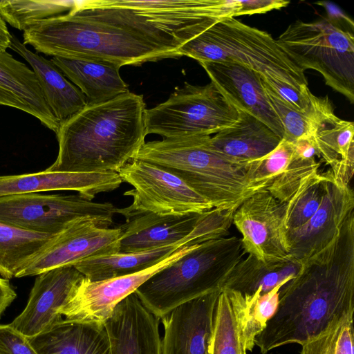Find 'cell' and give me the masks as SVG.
Listing matches in <instances>:
<instances>
[{
    "label": "cell",
    "instance_id": "cell-1",
    "mask_svg": "<svg viewBox=\"0 0 354 354\" xmlns=\"http://www.w3.org/2000/svg\"><path fill=\"white\" fill-rule=\"evenodd\" d=\"M300 263L297 274L280 289L276 313L255 338L261 354L301 345L334 317L354 309V211L328 246Z\"/></svg>",
    "mask_w": 354,
    "mask_h": 354
},
{
    "label": "cell",
    "instance_id": "cell-2",
    "mask_svg": "<svg viewBox=\"0 0 354 354\" xmlns=\"http://www.w3.org/2000/svg\"><path fill=\"white\" fill-rule=\"evenodd\" d=\"M146 106L130 91L87 104L59 126V151L47 172H118L145 143Z\"/></svg>",
    "mask_w": 354,
    "mask_h": 354
},
{
    "label": "cell",
    "instance_id": "cell-3",
    "mask_svg": "<svg viewBox=\"0 0 354 354\" xmlns=\"http://www.w3.org/2000/svg\"><path fill=\"white\" fill-rule=\"evenodd\" d=\"M77 15L131 31L173 53L218 21L234 17V0L77 1Z\"/></svg>",
    "mask_w": 354,
    "mask_h": 354
},
{
    "label": "cell",
    "instance_id": "cell-4",
    "mask_svg": "<svg viewBox=\"0 0 354 354\" xmlns=\"http://www.w3.org/2000/svg\"><path fill=\"white\" fill-rule=\"evenodd\" d=\"M23 37L24 44L48 55L102 61L121 67L176 57L131 31L72 11L35 22L24 31Z\"/></svg>",
    "mask_w": 354,
    "mask_h": 354
},
{
    "label": "cell",
    "instance_id": "cell-5",
    "mask_svg": "<svg viewBox=\"0 0 354 354\" xmlns=\"http://www.w3.org/2000/svg\"><path fill=\"white\" fill-rule=\"evenodd\" d=\"M211 136H189L145 142L135 159L174 174L214 208L234 210L244 201L245 166L212 149Z\"/></svg>",
    "mask_w": 354,
    "mask_h": 354
},
{
    "label": "cell",
    "instance_id": "cell-6",
    "mask_svg": "<svg viewBox=\"0 0 354 354\" xmlns=\"http://www.w3.org/2000/svg\"><path fill=\"white\" fill-rule=\"evenodd\" d=\"M241 239L223 236L199 243L159 270L134 292L160 319L176 307L217 290L243 257Z\"/></svg>",
    "mask_w": 354,
    "mask_h": 354
},
{
    "label": "cell",
    "instance_id": "cell-7",
    "mask_svg": "<svg viewBox=\"0 0 354 354\" xmlns=\"http://www.w3.org/2000/svg\"><path fill=\"white\" fill-rule=\"evenodd\" d=\"M178 57L203 62H232L259 74L265 82L281 81L301 90L308 89L304 71L267 32L234 17L223 19L189 40Z\"/></svg>",
    "mask_w": 354,
    "mask_h": 354
},
{
    "label": "cell",
    "instance_id": "cell-8",
    "mask_svg": "<svg viewBox=\"0 0 354 354\" xmlns=\"http://www.w3.org/2000/svg\"><path fill=\"white\" fill-rule=\"evenodd\" d=\"M299 68L315 70L325 83L354 102V36L349 30L323 19L297 20L276 39Z\"/></svg>",
    "mask_w": 354,
    "mask_h": 354
},
{
    "label": "cell",
    "instance_id": "cell-9",
    "mask_svg": "<svg viewBox=\"0 0 354 354\" xmlns=\"http://www.w3.org/2000/svg\"><path fill=\"white\" fill-rule=\"evenodd\" d=\"M237 109L213 83H185L164 102L146 109V133L165 138L211 136L233 124Z\"/></svg>",
    "mask_w": 354,
    "mask_h": 354
},
{
    "label": "cell",
    "instance_id": "cell-10",
    "mask_svg": "<svg viewBox=\"0 0 354 354\" xmlns=\"http://www.w3.org/2000/svg\"><path fill=\"white\" fill-rule=\"evenodd\" d=\"M118 208L80 194L30 193L0 197V223L26 231L58 234L81 219L109 228Z\"/></svg>",
    "mask_w": 354,
    "mask_h": 354
},
{
    "label": "cell",
    "instance_id": "cell-11",
    "mask_svg": "<svg viewBox=\"0 0 354 354\" xmlns=\"http://www.w3.org/2000/svg\"><path fill=\"white\" fill-rule=\"evenodd\" d=\"M122 182L133 186L124 193L133 203L118 209L129 220L140 214L180 215L203 213L214 207L174 174L154 164L133 159L118 172Z\"/></svg>",
    "mask_w": 354,
    "mask_h": 354
},
{
    "label": "cell",
    "instance_id": "cell-12",
    "mask_svg": "<svg viewBox=\"0 0 354 354\" xmlns=\"http://www.w3.org/2000/svg\"><path fill=\"white\" fill-rule=\"evenodd\" d=\"M234 212L213 208L203 213L138 215L120 226L122 236L118 252L149 250L191 237L210 240L226 236L232 224Z\"/></svg>",
    "mask_w": 354,
    "mask_h": 354
},
{
    "label": "cell",
    "instance_id": "cell-13",
    "mask_svg": "<svg viewBox=\"0 0 354 354\" xmlns=\"http://www.w3.org/2000/svg\"><path fill=\"white\" fill-rule=\"evenodd\" d=\"M193 248L183 246L154 266L133 274L95 281L84 277L59 313L69 321L104 326L121 301Z\"/></svg>",
    "mask_w": 354,
    "mask_h": 354
},
{
    "label": "cell",
    "instance_id": "cell-14",
    "mask_svg": "<svg viewBox=\"0 0 354 354\" xmlns=\"http://www.w3.org/2000/svg\"><path fill=\"white\" fill-rule=\"evenodd\" d=\"M284 207L268 190L254 194L238 207L232 223L242 236L245 254L264 262L290 258Z\"/></svg>",
    "mask_w": 354,
    "mask_h": 354
},
{
    "label": "cell",
    "instance_id": "cell-15",
    "mask_svg": "<svg viewBox=\"0 0 354 354\" xmlns=\"http://www.w3.org/2000/svg\"><path fill=\"white\" fill-rule=\"evenodd\" d=\"M121 236L120 227L104 228L92 219L77 221L57 234L16 278L37 276L50 269L74 266L90 257L117 253Z\"/></svg>",
    "mask_w": 354,
    "mask_h": 354
},
{
    "label": "cell",
    "instance_id": "cell-16",
    "mask_svg": "<svg viewBox=\"0 0 354 354\" xmlns=\"http://www.w3.org/2000/svg\"><path fill=\"white\" fill-rule=\"evenodd\" d=\"M37 276L25 308L9 324L28 338L48 330L63 319L59 310L85 277L74 266L50 269Z\"/></svg>",
    "mask_w": 354,
    "mask_h": 354
},
{
    "label": "cell",
    "instance_id": "cell-17",
    "mask_svg": "<svg viewBox=\"0 0 354 354\" xmlns=\"http://www.w3.org/2000/svg\"><path fill=\"white\" fill-rule=\"evenodd\" d=\"M354 210L349 185L337 182L329 171L321 205L302 227L287 233L288 256L304 261L328 246L337 237L347 216Z\"/></svg>",
    "mask_w": 354,
    "mask_h": 354
},
{
    "label": "cell",
    "instance_id": "cell-18",
    "mask_svg": "<svg viewBox=\"0 0 354 354\" xmlns=\"http://www.w3.org/2000/svg\"><path fill=\"white\" fill-rule=\"evenodd\" d=\"M221 290L176 307L160 319L162 354H209L214 313Z\"/></svg>",
    "mask_w": 354,
    "mask_h": 354
},
{
    "label": "cell",
    "instance_id": "cell-19",
    "mask_svg": "<svg viewBox=\"0 0 354 354\" xmlns=\"http://www.w3.org/2000/svg\"><path fill=\"white\" fill-rule=\"evenodd\" d=\"M200 64L230 102L256 117L282 140L283 127L269 102L259 74L232 62H203Z\"/></svg>",
    "mask_w": 354,
    "mask_h": 354
},
{
    "label": "cell",
    "instance_id": "cell-20",
    "mask_svg": "<svg viewBox=\"0 0 354 354\" xmlns=\"http://www.w3.org/2000/svg\"><path fill=\"white\" fill-rule=\"evenodd\" d=\"M314 113L309 135L318 156L329 165L333 178L349 185L354 170V124L338 118L328 96L311 95Z\"/></svg>",
    "mask_w": 354,
    "mask_h": 354
},
{
    "label": "cell",
    "instance_id": "cell-21",
    "mask_svg": "<svg viewBox=\"0 0 354 354\" xmlns=\"http://www.w3.org/2000/svg\"><path fill=\"white\" fill-rule=\"evenodd\" d=\"M160 319L135 292L121 301L104 324L111 354H162Z\"/></svg>",
    "mask_w": 354,
    "mask_h": 354
},
{
    "label": "cell",
    "instance_id": "cell-22",
    "mask_svg": "<svg viewBox=\"0 0 354 354\" xmlns=\"http://www.w3.org/2000/svg\"><path fill=\"white\" fill-rule=\"evenodd\" d=\"M115 171L80 173L45 171L19 175L0 176V197L48 191H75L92 201L96 195L117 189L121 184Z\"/></svg>",
    "mask_w": 354,
    "mask_h": 354
},
{
    "label": "cell",
    "instance_id": "cell-23",
    "mask_svg": "<svg viewBox=\"0 0 354 354\" xmlns=\"http://www.w3.org/2000/svg\"><path fill=\"white\" fill-rule=\"evenodd\" d=\"M0 105L35 117L55 133L59 128L34 71L7 51L0 52Z\"/></svg>",
    "mask_w": 354,
    "mask_h": 354
},
{
    "label": "cell",
    "instance_id": "cell-24",
    "mask_svg": "<svg viewBox=\"0 0 354 354\" xmlns=\"http://www.w3.org/2000/svg\"><path fill=\"white\" fill-rule=\"evenodd\" d=\"M9 48L21 55L32 67L44 97L59 126L83 109L87 100L50 60L30 50L12 34Z\"/></svg>",
    "mask_w": 354,
    "mask_h": 354
},
{
    "label": "cell",
    "instance_id": "cell-25",
    "mask_svg": "<svg viewBox=\"0 0 354 354\" xmlns=\"http://www.w3.org/2000/svg\"><path fill=\"white\" fill-rule=\"evenodd\" d=\"M281 139L266 124L239 110L238 120L209 138L216 152L236 163L246 165L273 151Z\"/></svg>",
    "mask_w": 354,
    "mask_h": 354
},
{
    "label": "cell",
    "instance_id": "cell-26",
    "mask_svg": "<svg viewBox=\"0 0 354 354\" xmlns=\"http://www.w3.org/2000/svg\"><path fill=\"white\" fill-rule=\"evenodd\" d=\"M51 61L82 91L88 104L104 102L129 91L118 65L60 57H53Z\"/></svg>",
    "mask_w": 354,
    "mask_h": 354
},
{
    "label": "cell",
    "instance_id": "cell-27",
    "mask_svg": "<svg viewBox=\"0 0 354 354\" xmlns=\"http://www.w3.org/2000/svg\"><path fill=\"white\" fill-rule=\"evenodd\" d=\"M28 339L38 354H111L104 326L64 318L48 330Z\"/></svg>",
    "mask_w": 354,
    "mask_h": 354
},
{
    "label": "cell",
    "instance_id": "cell-28",
    "mask_svg": "<svg viewBox=\"0 0 354 354\" xmlns=\"http://www.w3.org/2000/svg\"><path fill=\"white\" fill-rule=\"evenodd\" d=\"M208 241L191 237L180 242L149 250L100 255L84 259L74 267L91 281H102L133 274L162 261L185 245H193Z\"/></svg>",
    "mask_w": 354,
    "mask_h": 354
},
{
    "label": "cell",
    "instance_id": "cell-29",
    "mask_svg": "<svg viewBox=\"0 0 354 354\" xmlns=\"http://www.w3.org/2000/svg\"><path fill=\"white\" fill-rule=\"evenodd\" d=\"M300 267V262L290 258L276 262H264L248 254L243 257L227 274L221 289L248 295L260 290L261 295L266 294L277 285L292 279Z\"/></svg>",
    "mask_w": 354,
    "mask_h": 354
},
{
    "label": "cell",
    "instance_id": "cell-30",
    "mask_svg": "<svg viewBox=\"0 0 354 354\" xmlns=\"http://www.w3.org/2000/svg\"><path fill=\"white\" fill-rule=\"evenodd\" d=\"M242 293L221 289L214 313L209 354H244Z\"/></svg>",
    "mask_w": 354,
    "mask_h": 354
},
{
    "label": "cell",
    "instance_id": "cell-31",
    "mask_svg": "<svg viewBox=\"0 0 354 354\" xmlns=\"http://www.w3.org/2000/svg\"><path fill=\"white\" fill-rule=\"evenodd\" d=\"M21 230L0 223V276L5 279L17 274L56 236Z\"/></svg>",
    "mask_w": 354,
    "mask_h": 354
},
{
    "label": "cell",
    "instance_id": "cell-32",
    "mask_svg": "<svg viewBox=\"0 0 354 354\" xmlns=\"http://www.w3.org/2000/svg\"><path fill=\"white\" fill-rule=\"evenodd\" d=\"M329 171L317 172L308 177L285 204L284 222L287 233L306 224L322 201Z\"/></svg>",
    "mask_w": 354,
    "mask_h": 354
},
{
    "label": "cell",
    "instance_id": "cell-33",
    "mask_svg": "<svg viewBox=\"0 0 354 354\" xmlns=\"http://www.w3.org/2000/svg\"><path fill=\"white\" fill-rule=\"evenodd\" d=\"M293 153L292 143L281 140L273 151L248 162L244 168V200L255 193L267 190L286 167Z\"/></svg>",
    "mask_w": 354,
    "mask_h": 354
},
{
    "label": "cell",
    "instance_id": "cell-34",
    "mask_svg": "<svg viewBox=\"0 0 354 354\" xmlns=\"http://www.w3.org/2000/svg\"><path fill=\"white\" fill-rule=\"evenodd\" d=\"M75 1L1 0L0 13L12 27L25 31L35 22L72 10Z\"/></svg>",
    "mask_w": 354,
    "mask_h": 354
},
{
    "label": "cell",
    "instance_id": "cell-35",
    "mask_svg": "<svg viewBox=\"0 0 354 354\" xmlns=\"http://www.w3.org/2000/svg\"><path fill=\"white\" fill-rule=\"evenodd\" d=\"M354 309L337 316L301 344L300 354H354Z\"/></svg>",
    "mask_w": 354,
    "mask_h": 354
},
{
    "label": "cell",
    "instance_id": "cell-36",
    "mask_svg": "<svg viewBox=\"0 0 354 354\" xmlns=\"http://www.w3.org/2000/svg\"><path fill=\"white\" fill-rule=\"evenodd\" d=\"M286 283H281L263 295L260 290L250 295L242 293V333L246 351H252L256 337L263 331L268 321L276 313L279 301L280 289Z\"/></svg>",
    "mask_w": 354,
    "mask_h": 354
},
{
    "label": "cell",
    "instance_id": "cell-37",
    "mask_svg": "<svg viewBox=\"0 0 354 354\" xmlns=\"http://www.w3.org/2000/svg\"><path fill=\"white\" fill-rule=\"evenodd\" d=\"M265 93L275 113L283 127L282 140L293 143L299 138L309 135L310 127L314 113L311 100V107L307 111L295 109L274 91L262 79Z\"/></svg>",
    "mask_w": 354,
    "mask_h": 354
},
{
    "label": "cell",
    "instance_id": "cell-38",
    "mask_svg": "<svg viewBox=\"0 0 354 354\" xmlns=\"http://www.w3.org/2000/svg\"><path fill=\"white\" fill-rule=\"evenodd\" d=\"M319 167L315 158L306 159L293 153L286 167L267 190L279 202L286 203L306 179L318 172Z\"/></svg>",
    "mask_w": 354,
    "mask_h": 354
},
{
    "label": "cell",
    "instance_id": "cell-39",
    "mask_svg": "<svg viewBox=\"0 0 354 354\" xmlns=\"http://www.w3.org/2000/svg\"><path fill=\"white\" fill-rule=\"evenodd\" d=\"M0 354H38L28 337L10 324H0Z\"/></svg>",
    "mask_w": 354,
    "mask_h": 354
},
{
    "label": "cell",
    "instance_id": "cell-40",
    "mask_svg": "<svg viewBox=\"0 0 354 354\" xmlns=\"http://www.w3.org/2000/svg\"><path fill=\"white\" fill-rule=\"evenodd\" d=\"M289 3V1L284 0H239L237 17L266 13L272 10H279L286 7Z\"/></svg>",
    "mask_w": 354,
    "mask_h": 354
},
{
    "label": "cell",
    "instance_id": "cell-41",
    "mask_svg": "<svg viewBox=\"0 0 354 354\" xmlns=\"http://www.w3.org/2000/svg\"><path fill=\"white\" fill-rule=\"evenodd\" d=\"M292 145L294 153L300 158L310 159L318 156L315 141L310 135L299 138Z\"/></svg>",
    "mask_w": 354,
    "mask_h": 354
},
{
    "label": "cell",
    "instance_id": "cell-42",
    "mask_svg": "<svg viewBox=\"0 0 354 354\" xmlns=\"http://www.w3.org/2000/svg\"><path fill=\"white\" fill-rule=\"evenodd\" d=\"M316 4L320 5L325 8L327 12V19L336 23L343 27L347 25L353 29L354 24L353 21L337 6L328 1L316 2Z\"/></svg>",
    "mask_w": 354,
    "mask_h": 354
},
{
    "label": "cell",
    "instance_id": "cell-43",
    "mask_svg": "<svg viewBox=\"0 0 354 354\" xmlns=\"http://www.w3.org/2000/svg\"><path fill=\"white\" fill-rule=\"evenodd\" d=\"M12 34L10 33L6 21L0 13V52H5L9 48Z\"/></svg>",
    "mask_w": 354,
    "mask_h": 354
},
{
    "label": "cell",
    "instance_id": "cell-44",
    "mask_svg": "<svg viewBox=\"0 0 354 354\" xmlns=\"http://www.w3.org/2000/svg\"><path fill=\"white\" fill-rule=\"evenodd\" d=\"M244 354H247V352H246V353H245Z\"/></svg>",
    "mask_w": 354,
    "mask_h": 354
}]
</instances>
